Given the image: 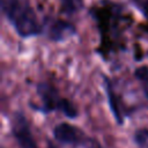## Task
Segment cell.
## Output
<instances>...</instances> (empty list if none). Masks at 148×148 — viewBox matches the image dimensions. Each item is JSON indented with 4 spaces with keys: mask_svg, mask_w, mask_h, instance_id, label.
Segmentation results:
<instances>
[{
    "mask_svg": "<svg viewBox=\"0 0 148 148\" xmlns=\"http://www.w3.org/2000/svg\"><path fill=\"white\" fill-rule=\"evenodd\" d=\"M1 8L21 36L27 37L39 31L36 14L28 2L20 0H5Z\"/></svg>",
    "mask_w": 148,
    "mask_h": 148,
    "instance_id": "cell-1",
    "label": "cell"
},
{
    "mask_svg": "<svg viewBox=\"0 0 148 148\" xmlns=\"http://www.w3.org/2000/svg\"><path fill=\"white\" fill-rule=\"evenodd\" d=\"M12 131H13L15 139L17 140V142L20 143L22 148H36L34 138L29 130V125L22 114L17 113L13 118Z\"/></svg>",
    "mask_w": 148,
    "mask_h": 148,
    "instance_id": "cell-2",
    "label": "cell"
},
{
    "mask_svg": "<svg viewBox=\"0 0 148 148\" xmlns=\"http://www.w3.org/2000/svg\"><path fill=\"white\" fill-rule=\"evenodd\" d=\"M53 134L58 141L64 143H75L79 142L82 138V133L67 123H61L57 125L53 130Z\"/></svg>",
    "mask_w": 148,
    "mask_h": 148,
    "instance_id": "cell-3",
    "label": "cell"
},
{
    "mask_svg": "<svg viewBox=\"0 0 148 148\" xmlns=\"http://www.w3.org/2000/svg\"><path fill=\"white\" fill-rule=\"evenodd\" d=\"M73 32H74V28L72 24L67 22L58 21L52 25L50 35H51V38L54 40H62L66 37L71 36Z\"/></svg>",
    "mask_w": 148,
    "mask_h": 148,
    "instance_id": "cell-4",
    "label": "cell"
},
{
    "mask_svg": "<svg viewBox=\"0 0 148 148\" xmlns=\"http://www.w3.org/2000/svg\"><path fill=\"white\" fill-rule=\"evenodd\" d=\"M58 109H60L67 117L69 118H74L76 117L77 112H76V109L74 108V105L67 101V99H59V103H58Z\"/></svg>",
    "mask_w": 148,
    "mask_h": 148,
    "instance_id": "cell-5",
    "label": "cell"
},
{
    "mask_svg": "<svg viewBox=\"0 0 148 148\" xmlns=\"http://www.w3.org/2000/svg\"><path fill=\"white\" fill-rule=\"evenodd\" d=\"M135 141L142 148H148V130H139V131H136Z\"/></svg>",
    "mask_w": 148,
    "mask_h": 148,
    "instance_id": "cell-6",
    "label": "cell"
},
{
    "mask_svg": "<svg viewBox=\"0 0 148 148\" xmlns=\"http://www.w3.org/2000/svg\"><path fill=\"white\" fill-rule=\"evenodd\" d=\"M66 10L69 13L77 12L82 7V0H61Z\"/></svg>",
    "mask_w": 148,
    "mask_h": 148,
    "instance_id": "cell-7",
    "label": "cell"
},
{
    "mask_svg": "<svg viewBox=\"0 0 148 148\" xmlns=\"http://www.w3.org/2000/svg\"><path fill=\"white\" fill-rule=\"evenodd\" d=\"M135 74H136V77H139L140 80H146V79H148V68L140 67L139 69H136Z\"/></svg>",
    "mask_w": 148,
    "mask_h": 148,
    "instance_id": "cell-8",
    "label": "cell"
},
{
    "mask_svg": "<svg viewBox=\"0 0 148 148\" xmlns=\"http://www.w3.org/2000/svg\"><path fill=\"white\" fill-rule=\"evenodd\" d=\"M145 13H146V15L148 16V2L145 5Z\"/></svg>",
    "mask_w": 148,
    "mask_h": 148,
    "instance_id": "cell-9",
    "label": "cell"
}]
</instances>
